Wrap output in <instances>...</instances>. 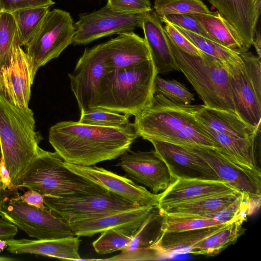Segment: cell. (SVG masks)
<instances>
[{
  "mask_svg": "<svg viewBox=\"0 0 261 261\" xmlns=\"http://www.w3.org/2000/svg\"><path fill=\"white\" fill-rule=\"evenodd\" d=\"M136 130L63 121L49 129V142L65 162L93 166L129 150L139 137Z\"/></svg>",
  "mask_w": 261,
  "mask_h": 261,
  "instance_id": "obj_1",
  "label": "cell"
},
{
  "mask_svg": "<svg viewBox=\"0 0 261 261\" xmlns=\"http://www.w3.org/2000/svg\"><path fill=\"white\" fill-rule=\"evenodd\" d=\"M203 105H182L155 93L151 104L135 116L139 137L180 146H198L220 151L218 143L196 118Z\"/></svg>",
  "mask_w": 261,
  "mask_h": 261,
  "instance_id": "obj_2",
  "label": "cell"
},
{
  "mask_svg": "<svg viewBox=\"0 0 261 261\" xmlns=\"http://www.w3.org/2000/svg\"><path fill=\"white\" fill-rule=\"evenodd\" d=\"M158 74L152 59L108 72L102 81L95 109L135 116L151 104Z\"/></svg>",
  "mask_w": 261,
  "mask_h": 261,
  "instance_id": "obj_3",
  "label": "cell"
},
{
  "mask_svg": "<svg viewBox=\"0 0 261 261\" xmlns=\"http://www.w3.org/2000/svg\"><path fill=\"white\" fill-rule=\"evenodd\" d=\"M41 140L40 134L35 130L32 110L15 107L0 95L2 158L16 188L27 168L38 154Z\"/></svg>",
  "mask_w": 261,
  "mask_h": 261,
  "instance_id": "obj_4",
  "label": "cell"
},
{
  "mask_svg": "<svg viewBox=\"0 0 261 261\" xmlns=\"http://www.w3.org/2000/svg\"><path fill=\"white\" fill-rule=\"evenodd\" d=\"M21 188L52 197L97 195L109 191L67 168L56 151L41 148L20 178L16 188Z\"/></svg>",
  "mask_w": 261,
  "mask_h": 261,
  "instance_id": "obj_5",
  "label": "cell"
},
{
  "mask_svg": "<svg viewBox=\"0 0 261 261\" xmlns=\"http://www.w3.org/2000/svg\"><path fill=\"white\" fill-rule=\"evenodd\" d=\"M166 35L179 71L192 85L203 105L237 114L223 61L204 53L201 57L190 55Z\"/></svg>",
  "mask_w": 261,
  "mask_h": 261,
  "instance_id": "obj_6",
  "label": "cell"
},
{
  "mask_svg": "<svg viewBox=\"0 0 261 261\" xmlns=\"http://www.w3.org/2000/svg\"><path fill=\"white\" fill-rule=\"evenodd\" d=\"M75 27L70 13L59 9L49 11L25 46L34 71L57 58L72 42Z\"/></svg>",
  "mask_w": 261,
  "mask_h": 261,
  "instance_id": "obj_7",
  "label": "cell"
},
{
  "mask_svg": "<svg viewBox=\"0 0 261 261\" xmlns=\"http://www.w3.org/2000/svg\"><path fill=\"white\" fill-rule=\"evenodd\" d=\"M4 217L31 237L38 240L74 236L69 225L48 209L30 205L15 197H5L1 209Z\"/></svg>",
  "mask_w": 261,
  "mask_h": 261,
  "instance_id": "obj_8",
  "label": "cell"
},
{
  "mask_svg": "<svg viewBox=\"0 0 261 261\" xmlns=\"http://www.w3.org/2000/svg\"><path fill=\"white\" fill-rule=\"evenodd\" d=\"M44 203L54 215L67 223L140 206L110 191L97 195L64 197L44 196Z\"/></svg>",
  "mask_w": 261,
  "mask_h": 261,
  "instance_id": "obj_9",
  "label": "cell"
},
{
  "mask_svg": "<svg viewBox=\"0 0 261 261\" xmlns=\"http://www.w3.org/2000/svg\"><path fill=\"white\" fill-rule=\"evenodd\" d=\"M223 63L237 115L250 125L258 127L261 122L260 73L247 69L241 57Z\"/></svg>",
  "mask_w": 261,
  "mask_h": 261,
  "instance_id": "obj_10",
  "label": "cell"
},
{
  "mask_svg": "<svg viewBox=\"0 0 261 261\" xmlns=\"http://www.w3.org/2000/svg\"><path fill=\"white\" fill-rule=\"evenodd\" d=\"M109 72L102 44L86 48L72 73L70 88L81 112L95 109L102 81Z\"/></svg>",
  "mask_w": 261,
  "mask_h": 261,
  "instance_id": "obj_11",
  "label": "cell"
},
{
  "mask_svg": "<svg viewBox=\"0 0 261 261\" xmlns=\"http://www.w3.org/2000/svg\"><path fill=\"white\" fill-rule=\"evenodd\" d=\"M144 14L118 13L107 5L96 11L82 14L74 24L75 34L72 43L86 44L108 35L133 32L141 28Z\"/></svg>",
  "mask_w": 261,
  "mask_h": 261,
  "instance_id": "obj_12",
  "label": "cell"
},
{
  "mask_svg": "<svg viewBox=\"0 0 261 261\" xmlns=\"http://www.w3.org/2000/svg\"><path fill=\"white\" fill-rule=\"evenodd\" d=\"M36 74L31 60L19 45L17 36L9 64L0 69V95L15 107L29 108Z\"/></svg>",
  "mask_w": 261,
  "mask_h": 261,
  "instance_id": "obj_13",
  "label": "cell"
},
{
  "mask_svg": "<svg viewBox=\"0 0 261 261\" xmlns=\"http://www.w3.org/2000/svg\"><path fill=\"white\" fill-rule=\"evenodd\" d=\"M116 166L121 167L129 178L148 188L154 194L166 190L174 180L154 150H128L120 156Z\"/></svg>",
  "mask_w": 261,
  "mask_h": 261,
  "instance_id": "obj_14",
  "label": "cell"
},
{
  "mask_svg": "<svg viewBox=\"0 0 261 261\" xmlns=\"http://www.w3.org/2000/svg\"><path fill=\"white\" fill-rule=\"evenodd\" d=\"M64 166L70 171L100 185L138 206L156 207L160 194H154L144 187L136 184L104 168L93 166H80L64 161Z\"/></svg>",
  "mask_w": 261,
  "mask_h": 261,
  "instance_id": "obj_15",
  "label": "cell"
},
{
  "mask_svg": "<svg viewBox=\"0 0 261 261\" xmlns=\"http://www.w3.org/2000/svg\"><path fill=\"white\" fill-rule=\"evenodd\" d=\"M182 146L203 159L214 170L220 180L225 182L239 192L248 195L260 204L261 175L240 167L215 149L198 146Z\"/></svg>",
  "mask_w": 261,
  "mask_h": 261,
  "instance_id": "obj_16",
  "label": "cell"
},
{
  "mask_svg": "<svg viewBox=\"0 0 261 261\" xmlns=\"http://www.w3.org/2000/svg\"><path fill=\"white\" fill-rule=\"evenodd\" d=\"M149 141L167 166L174 179L219 180L214 170L203 159L186 147L157 140Z\"/></svg>",
  "mask_w": 261,
  "mask_h": 261,
  "instance_id": "obj_17",
  "label": "cell"
},
{
  "mask_svg": "<svg viewBox=\"0 0 261 261\" xmlns=\"http://www.w3.org/2000/svg\"><path fill=\"white\" fill-rule=\"evenodd\" d=\"M156 206H138L117 213L67 223L74 235L92 237L113 229L133 236Z\"/></svg>",
  "mask_w": 261,
  "mask_h": 261,
  "instance_id": "obj_18",
  "label": "cell"
},
{
  "mask_svg": "<svg viewBox=\"0 0 261 261\" xmlns=\"http://www.w3.org/2000/svg\"><path fill=\"white\" fill-rule=\"evenodd\" d=\"M238 32L246 51L252 45L261 0H208Z\"/></svg>",
  "mask_w": 261,
  "mask_h": 261,
  "instance_id": "obj_19",
  "label": "cell"
},
{
  "mask_svg": "<svg viewBox=\"0 0 261 261\" xmlns=\"http://www.w3.org/2000/svg\"><path fill=\"white\" fill-rule=\"evenodd\" d=\"M109 71L135 66L151 59L144 38L133 32L101 43Z\"/></svg>",
  "mask_w": 261,
  "mask_h": 261,
  "instance_id": "obj_20",
  "label": "cell"
},
{
  "mask_svg": "<svg viewBox=\"0 0 261 261\" xmlns=\"http://www.w3.org/2000/svg\"><path fill=\"white\" fill-rule=\"evenodd\" d=\"M155 208L133 236L129 245L121 250V254L103 260H148L163 259L160 253L152 249L162 232L163 215L159 210H155Z\"/></svg>",
  "mask_w": 261,
  "mask_h": 261,
  "instance_id": "obj_21",
  "label": "cell"
},
{
  "mask_svg": "<svg viewBox=\"0 0 261 261\" xmlns=\"http://www.w3.org/2000/svg\"><path fill=\"white\" fill-rule=\"evenodd\" d=\"M240 192L220 180L177 178L160 193L156 207L215 195Z\"/></svg>",
  "mask_w": 261,
  "mask_h": 261,
  "instance_id": "obj_22",
  "label": "cell"
},
{
  "mask_svg": "<svg viewBox=\"0 0 261 261\" xmlns=\"http://www.w3.org/2000/svg\"><path fill=\"white\" fill-rule=\"evenodd\" d=\"M7 250L14 254H34L48 257L72 260L82 259L79 253L80 240L74 236L55 239L6 240Z\"/></svg>",
  "mask_w": 261,
  "mask_h": 261,
  "instance_id": "obj_23",
  "label": "cell"
},
{
  "mask_svg": "<svg viewBox=\"0 0 261 261\" xmlns=\"http://www.w3.org/2000/svg\"><path fill=\"white\" fill-rule=\"evenodd\" d=\"M141 28L158 74L179 71L160 17L152 10L144 13Z\"/></svg>",
  "mask_w": 261,
  "mask_h": 261,
  "instance_id": "obj_24",
  "label": "cell"
},
{
  "mask_svg": "<svg viewBox=\"0 0 261 261\" xmlns=\"http://www.w3.org/2000/svg\"><path fill=\"white\" fill-rule=\"evenodd\" d=\"M203 125L220 145L221 150L217 151L219 153L240 167L261 175L256 158L257 146L260 140V129L254 136L241 139L220 134Z\"/></svg>",
  "mask_w": 261,
  "mask_h": 261,
  "instance_id": "obj_25",
  "label": "cell"
},
{
  "mask_svg": "<svg viewBox=\"0 0 261 261\" xmlns=\"http://www.w3.org/2000/svg\"><path fill=\"white\" fill-rule=\"evenodd\" d=\"M196 118L203 124L220 134L237 138H251L260 129V126H252L236 114L204 105L196 112Z\"/></svg>",
  "mask_w": 261,
  "mask_h": 261,
  "instance_id": "obj_26",
  "label": "cell"
},
{
  "mask_svg": "<svg viewBox=\"0 0 261 261\" xmlns=\"http://www.w3.org/2000/svg\"><path fill=\"white\" fill-rule=\"evenodd\" d=\"M228 222L215 226L188 230L162 231L152 249L157 251L163 259L173 254L187 253L193 246L217 231Z\"/></svg>",
  "mask_w": 261,
  "mask_h": 261,
  "instance_id": "obj_27",
  "label": "cell"
},
{
  "mask_svg": "<svg viewBox=\"0 0 261 261\" xmlns=\"http://www.w3.org/2000/svg\"><path fill=\"white\" fill-rule=\"evenodd\" d=\"M242 193L212 195L157 207L162 214L206 215L217 213L231 204Z\"/></svg>",
  "mask_w": 261,
  "mask_h": 261,
  "instance_id": "obj_28",
  "label": "cell"
},
{
  "mask_svg": "<svg viewBox=\"0 0 261 261\" xmlns=\"http://www.w3.org/2000/svg\"><path fill=\"white\" fill-rule=\"evenodd\" d=\"M247 217L228 222L222 228L197 243L187 253L194 255L214 256L234 244L245 232L243 224Z\"/></svg>",
  "mask_w": 261,
  "mask_h": 261,
  "instance_id": "obj_29",
  "label": "cell"
},
{
  "mask_svg": "<svg viewBox=\"0 0 261 261\" xmlns=\"http://www.w3.org/2000/svg\"><path fill=\"white\" fill-rule=\"evenodd\" d=\"M191 15L216 42L238 54L247 51L237 31L217 11Z\"/></svg>",
  "mask_w": 261,
  "mask_h": 261,
  "instance_id": "obj_30",
  "label": "cell"
},
{
  "mask_svg": "<svg viewBox=\"0 0 261 261\" xmlns=\"http://www.w3.org/2000/svg\"><path fill=\"white\" fill-rule=\"evenodd\" d=\"M49 11V7L40 6L22 8L12 12L20 46L29 43Z\"/></svg>",
  "mask_w": 261,
  "mask_h": 261,
  "instance_id": "obj_31",
  "label": "cell"
},
{
  "mask_svg": "<svg viewBox=\"0 0 261 261\" xmlns=\"http://www.w3.org/2000/svg\"><path fill=\"white\" fill-rule=\"evenodd\" d=\"M129 117L127 114L96 108L81 112L78 122L96 126L136 130L134 123L129 121Z\"/></svg>",
  "mask_w": 261,
  "mask_h": 261,
  "instance_id": "obj_32",
  "label": "cell"
},
{
  "mask_svg": "<svg viewBox=\"0 0 261 261\" xmlns=\"http://www.w3.org/2000/svg\"><path fill=\"white\" fill-rule=\"evenodd\" d=\"M162 214V231L188 230L213 227L226 223L198 215Z\"/></svg>",
  "mask_w": 261,
  "mask_h": 261,
  "instance_id": "obj_33",
  "label": "cell"
},
{
  "mask_svg": "<svg viewBox=\"0 0 261 261\" xmlns=\"http://www.w3.org/2000/svg\"><path fill=\"white\" fill-rule=\"evenodd\" d=\"M18 36L17 28L12 13H0V69L7 66Z\"/></svg>",
  "mask_w": 261,
  "mask_h": 261,
  "instance_id": "obj_34",
  "label": "cell"
},
{
  "mask_svg": "<svg viewBox=\"0 0 261 261\" xmlns=\"http://www.w3.org/2000/svg\"><path fill=\"white\" fill-rule=\"evenodd\" d=\"M154 9L159 17L169 14L212 13L201 0H155Z\"/></svg>",
  "mask_w": 261,
  "mask_h": 261,
  "instance_id": "obj_35",
  "label": "cell"
},
{
  "mask_svg": "<svg viewBox=\"0 0 261 261\" xmlns=\"http://www.w3.org/2000/svg\"><path fill=\"white\" fill-rule=\"evenodd\" d=\"M173 25L196 47L206 54L218 58L223 62L235 61L240 58V54L215 41Z\"/></svg>",
  "mask_w": 261,
  "mask_h": 261,
  "instance_id": "obj_36",
  "label": "cell"
},
{
  "mask_svg": "<svg viewBox=\"0 0 261 261\" xmlns=\"http://www.w3.org/2000/svg\"><path fill=\"white\" fill-rule=\"evenodd\" d=\"M154 91L174 102L190 105L194 101V95L185 85L173 80H165L157 75L154 81Z\"/></svg>",
  "mask_w": 261,
  "mask_h": 261,
  "instance_id": "obj_37",
  "label": "cell"
},
{
  "mask_svg": "<svg viewBox=\"0 0 261 261\" xmlns=\"http://www.w3.org/2000/svg\"><path fill=\"white\" fill-rule=\"evenodd\" d=\"M100 233L92 243L95 252L100 255L122 250L129 245L133 238V236L117 229H108Z\"/></svg>",
  "mask_w": 261,
  "mask_h": 261,
  "instance_id": "obj_38",
  "label": "cell"
},
{
  "mask_svg": "<svg viewBox=\"0 0 261 261\" xmlns=\"http://www.w3.org/2000/svg\"><path fill=\"white\" fill-rule=\"evenodd\" d=\"M160 19L162 22L164 21H168L197 35L215 41L191 14H169L160 17Z\"/></svg>",
  "mask_w": 261,
  "mask_h": 261,
  "instance_id": "obj_39",
  "label": "cell"
},
{
  "mask_svg": "<svg viewBox=\"0 0 261 261\" xmlns=\"http://www.w3.org/2000/svg\"><path fill=\"white\" fill-rule=\"evenodd\" d=\"M113 11L126 14L145 13L152 10L150 0H107Z\"/></svg>",
  "mask_w": 261,
  "mask_h": 261,
  "instance_id": "obj_40",
  "label": "cell"
},
{
  "mask_svg": "<svg viewBox=\"0 0 261 261\" xmlns=\"http://www.w3.org/2000/svg\"><path fill=\"white\" fill-rule=\"evenodd\" d=\"M164 30L172 41L180 49L192 55L201 56L203 52L196 47L170 22L163 21Z\"/></svg>",
  "mask_w": 261,
  "mask_h": 261,
  "instance_id": "obj_41",
  "label": "cell"
},
{
  "mask_svg": "<svg viewBox=\"0 0 261 261\" xmlns=\"http://www.w3.org/2000/svg\"><path fill=\"white\" fill-rule=\"evenodd\" d=\"M3 11L9 12L25 8L50 7L55 4L53 0H0Z\"/></svg>",
  "mask_w": 261,
  "mask_h": 261,
  "instance_id": "obj_42",
  "label": "cell"
},
{
  "mask_svg": "<svg viewBox=\"0 0 261 261\" xmlns=\"http://www.w3.org/2000/svg\"><path fill=\"white\" fill-rule=\"evenodd\" d=\"M14 197L30 205L42 210L48 209L44 203V196L34 190L29 189L22 195L16 193Z\"/></svg>",
  "mask_w": 261,
  "mask_h": 261,
  "instance_id": "obj_43",
  "label": "cell"
},
{
  "mask_svg": "<svg viewBox=\"0 0 261 261\" xmlns=\"http://www.w3.org/2000/svg\"><path fill=\"white\" fill-rule=\"evenodd\" d=\"M18 231L17 227L4 217L0 218V239L7 240L13 239Z\"/></svg>",
  "mask_w": 261,
  "mask_h": 261,
  "instance_id": "obj_44",
  "label": "cell"
},
{
  "mask_svg": "<svg viewBox=\"0 0 261 261\" xmlns=\"http://www.w3.org/2000/svg\"><path fill=\"white\" fill-rule=\"evenodd\" d=\"M0 181L5 191H10L12 192L16 190L12 181L10 173L2 156L0 160Z\"/></svg>",
  "mask_w": 261,
  "mask_h": 261,
  "instance_id": "obj_45",
  "label": "cell"
},
{
  "mask_svg": "<svg viewBox=\"0 0 261 261\" xmlns=\"http://www.w3.org/2000/svg\"><path fill=\"white\" fill-rule=\"evenodd\" d=\"M252 45L255 47L257 56L261 58V37L259 31L256 32Z\"/></svg>",
  "mask_w": 261,
  "mask_h": 261,
  "instance_id": "obj_46",
  "label": "cell"
},
{
  "mask_svg": "<svg viewBox=\"0 0 261 261\" xmlns=\"http://www.w3.org/2000/svg\"><path fill=\"white\" fill-rule=\"evenodd\" d=\"M1 156H2V155H1V147H0V160H1ZM6 191H5L4 190H3V187H2V184L0 181V216H1V207H2V203H3V202L4 200V198L5 197V195H6Z\"/></svg>",
  "mask_w": 261,
  "mask_h": 261,
  "instance_id": "obj_47",
  "label": "cell"
},
{
  "mask_svg": "<svg viewBox=\"0 0 261 261\" xmlns=\"http://www.w3.org/2000/svg\"><path fill=\"white\" fill-rule=\"evenodd\" d=\"M7 244L6 241L0 239V252L3 251L5 249L7 248Z\"/></svg>",
  "mask_w": 261,
  "mask_h": 261,
  "instance_id": "obj_48",
  "label": "cell"
},
{
  "mask_svg": "<svg viewBox=\"0 0 261 261\" xmlns=\"http://www.w3.org/2000/svg\"><path fill=\"white\" fill-rule=\"evenodd\" d=\"M16 260L15 258L0 256V261H13Z\"/></svg>",
  "mask_w": 261,
  "mask_h": 261,
  "instance_id": "obj_49",
  "label": "cell"
},
{
  "mask_svg": "<svg viewBox=\"0 0 261 261\" xmlns=\"http://www.w3.org/2000/svg\"><path fill=\"white\" fill-rule=\"evenodd\" d=\"M3 11V9H2V6L1 5V3H0V13Z\"/></svg>",
  "mask_w": 261,
  "mask_h": 261,
  "instance_id": "obj_50",
  "label": "cell"
}]
</instances>
